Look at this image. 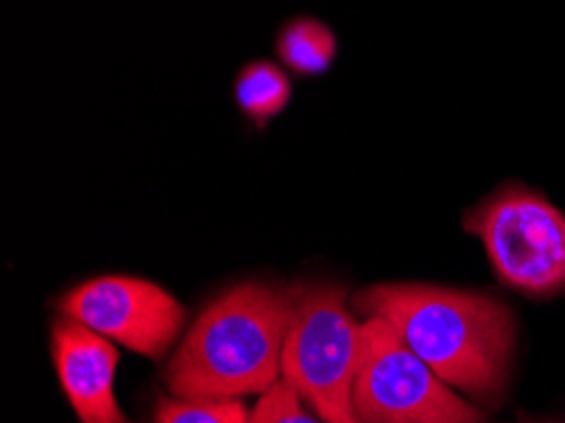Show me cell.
<instances>
[{
	"label": "cell",
	"mask_w": 565,
	"mask_h": 423,
	"mask_svg": "<svg viewBox=\"0 0 565 423\" xmlns=\"http://www.w3.org/2000/svg\"><path fill=\"white\" fill-rule=\"evenodd\" d=\"M292 325L281 352V381L324 423H361L353 405L363 325L345 307V292L312 284L292 292Z\"/></svg>",
	"instance_id": "obj_3"
},
{
	"label": "cell",
	"mask_w": 565,
	"mask_h": 423,
	"mask_svg": "<svg viewBox=\"0 0 565 423\" xmlns=\"http://www.w3.org/2000/svg\"><path fill=\"white\" fill-rule=\"evenodd\" d=\"M249 423H324L287 381H277L262 395Z\"/></svg>",
	"instance_id": "obj_11"
},
{
	"label": "cell",
	"mask_w": 565,
	"mask_h": 423,
	"mask_svg": "<svg viewBox=\"0 0 565 423\" xmlns=\"http://www.w3.org/2000/svg\"><path fill=\"white\" fill-rule=\"evenodd\" d=\"M292 313V292L267 284L228 289L203 309L170 360V393L216 401L264 395L281 373Z\"/></svg>",
	"instance_id": "obj_2"
},
{
	"label": "cell",
	"mask_w": 565,
	"mask_h": 423,
	"mask_svg": "<svg viewBox=\"0 0 565 423\" xmlns=\"http://www.w3.org/2000/svg\"><path fill=\"white\" fill-rule=\"evenodd\" d=\"M62 315L145 358L160 360L185 325V309L158 284L135 276H97L58 302Z\"/></svg>",
	"instance_id": "obj_6"
},
{
	"label": "cell",
	"mask_w": 565,
	"mask_h": 423,
	"mask_svg": "<svg viewBox=\"0 0 565 423\" xmlns=\"http://www.w3.org/2000/svg\"><path fill=\"white\" fill-rule=\"evenodd\" d=\"M353 405L361 423H484L383 317H365Z\"/></svg>",
	"instance_id": "obj_4"
},
{
	"label": "cell",
	"mask_w": 565,
	"mask_h": 423,
	"mask_svg": "<svg viewBox=\"0 0 565 423\" xmlns=\"http://www.w3.org/2000/svg\"><path fill=\"white\" fill-rule=\"evenodd\" d=\"M292 99V82L285 68L271 62H252L236 74L234 102L249 117L254 127L264 129L274 117H279Z\"/></svg>",
	"instance_id": "obj_8"
},
{
	"label": "cell",
	"mask_w": 565,
	"mask_h": 423,
	"mask_svg": "<svg viewBox=\"0 0 565 423\" xmlns=\"http://www.w3.org/2000/svg\"><path fill=\"white\" fill-rule=\"evenodd\" d=\"M500 282L530 297L565 289V215L535 191L504 186L465 215Z\"/></svg>",
	"instance_id": "obj_5"
},
{
	"label": "cell",
	"mask_w": 565,
	"mask_h": 423,
	"mask_svg": "<svg viewBox=\"0 0 565 423\" xmlns=\"http://www.w3.org/2000/svg\"><path fill=\"white\" fill-rule=\"evenodd\" d=\"M156 423H249V416L236 399H162Z\"/></svg>",
	"instance_id": "obj_10"
},
{
	"label": "cell",
	"mask_w": 565,
	"mask_h": 423,
	"mask_svg": "<svg viewBox=\"0 0 565 423\" xmlns=\"http://www.w3.org/2000/svg\"><path fill=\"white\" fill-rule=\"evenodd\" d=\"M277 54L289 72L320 76L338 59V39L330 25L317 19H292L277 36Z\"/></svg>",
	"instance_id": "obj_9"
},
{
	"label": "cell",
	"mask_w": 565,
	"mask_h": 423,
	"mask_svg": "<svg viewBox=\"0 0 565 423\" xmlns=\"http://www.w3.org/2000/svg\"><path fill=\"white\" fill-rule=\"evenodd\" d=\"M51 350L58 381L82 423H127L115 395L119 356L113 342L64 315L54 322Z\"/></svg>",
	"instance_id": "obj_7"
},
{
	"label": "cell",
	"mask_w": 565,
	"mask_h": 423,
	"mask_svg": "<svg viewBox=\"0 0 565 423\" xmlns=\"http://www.w3.org/2000/svg\"><path fill=\"white\" fill-rule=\"evenodd\" d=\"M365 317H383L444 383L492 401L508 381L512 317L498 299L426 284H381L355 297Z\"/></svg>",
	"instance_id": "obj_1"
}]
</instances>
